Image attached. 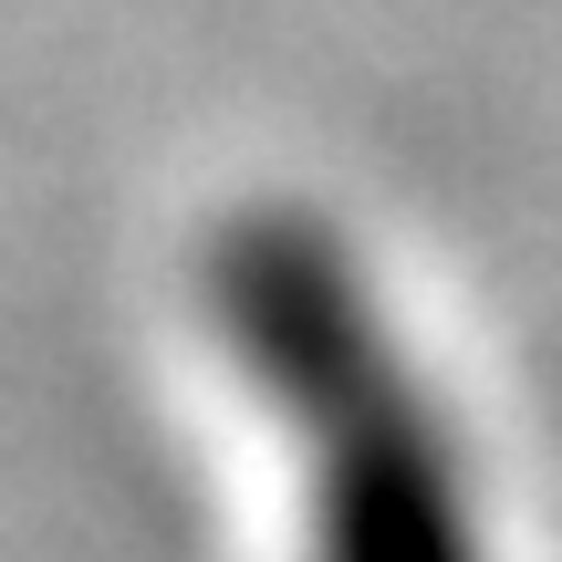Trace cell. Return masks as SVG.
<instances>
[{
  "instance_id": "1",
  "label": "cell",
  "mask_w": 562,
  "mask_h": 562,
  "mask_svg": "<svg viewBox=\"0 0 562 562\" xmlns=\"http://www.w3.org/2000/svg\"><path fill=\"white\" fill-rule=\"evenodd\" d=\"M199 302L302 480L313 562H501L459 427L334 220L229 209L199 240Z\"/></svg>"
}]
</instances>
